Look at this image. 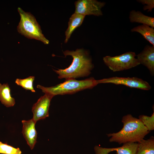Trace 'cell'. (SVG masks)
<instances>
[{
    "label": "cell",
    "instance_id": "cell-6",
    "mask_svg": "<svg viewBox=\"0 0 154 154\" xmlns=\"http://www.w3.org/2000/svg\"><path fill=\"white\" fill-rule=\"evenodd\" d=\"M98 84L110 83L144 90H149L151 87L147 82L136 77H113L97 80Z\"/></svg>",
    "mask_w": 154,
    "mask_h": 154
},
{
    "label": "cell",
    "instance_id": "cell-17",
    "mask_svg": "<svg viewBox=\"0 0 154 154\" xmlns=\"http://www.w3.org/2000/svg\"><path fill=\"white\" fill-rule=\"evenodd\" d=\"M34 79V76H30L23 79L17 78L15 80V83L26 90H29L33 92H35L33 85Z\"/></svg>",
    "mask_w": 154,
    "mask_h": 154
},
{
    "label": "cell",
    "instance_id": "cell-18",
    "mask_svg": "<svg viewBox=\"0 0 154 154\" xmlns=\"http://www.w3.org/2000/svg\"><path fill=\"white\" fill-rule=\"evenodd\" d=\"M19 148H16L0 141V154H21Z\"/></svg>",
    "mask_w": 154,
    "mask_h": 154
},
{
    "label": "cell",
    "instance_id": "cell-11",
    "mask_svg": "<svg viewBox=\"0 0 154 154\" xmlns=\"http://www.w3.org/2000/svg\"><path fill=\"white\" fill-rule=\"evenodd\" d=\"M139 63L145 66L151 75L154 74V46L147 45L143 50L137 55Z\"/></svg>",
    "mask_w": 154,
    "mask_h": 154
},
{
    "label": "cell",
    "instance_id": "cell-13",
    "mask_svg": "<svg viewBox=\"0 0 154 154\" xmlns=\"http://www.w3.org/2000/svg\"><path fill=\"white\" fill-rule=\"evenodd\" d=\"M129 18L131 23H137L154 27V18L148 16L140 11L133 10L129 13Z\"/></svg>",
    "mask_w": 154,
    "mask_h": 154
},
{
    "label": "cell",
    "instance_id": "cell-3",
    "mask_svg": "<svg viewBox=\"0 0 154 154\" xmlns=\"http://www.w3.org/2000/svg\"><path fill=\"white\" fill-rule=\"evenodd\" d=\"M97 84V80L92 77L82 80L67 79L63 82L54 86L45 87L38 85L37 88L41 89L44 93L54 97L57 95L72 94L86 89L92 88Z\"/></svg>",
    "mask_w": 154,
    "mask_h": 154
},
{
    "label": "cell",
    "instance_id": "cell-14",
    "mask_svg": "<svg viewBox=\"0 0 154 154\" xmlns=\"http://www.w3.org/2000/svg\"><path fill=\"white\" fill-rule=\"evenodd\" d=\"M0 101L7 107L13 106L15 104V100L11 96V90L7 83H0Z\"/></svg>",
    "mask_w": 154,
    "mask_h": 154
},
{
    "label": "cell",
    "instance_id": "cell-9",
    "mask_svg": "<svg viewBox=\"0 0 154 154\" xmlns=\"http://www.w3.org/2000/svg\"><path fill=\"white\" fill-rule=\"evenodd\" d=\"M137 143L126 142L121 147L112 148H106L96 145L94 148L96 154H108L115 151L116 154H136L137 148Z\"/></svg>",
    "mask_w": 154,
    "mask_h": 154
},
{
    "label": "cell",
    "instance_id": "cell-4",
    "mask_svg": "<svg viewBox=\"0 0 154 154\" xmlns=\"http://www.w3.org/2000/svg\"><path fill=\"white\" fill-rule=\"evenodd\" d=\"M18 11L21 19L17 27L18 32L25 37L39 40L45 44H48L49 40L42 34L40 26L35 17L30 12H25L20 7Z\"/></svg>",
    "mask_w": 154,
    "mask_h": 154
},
{
    "label": "cell",
    "instance_id": "cell-5",
    "mask_svg": "<svg viewBox=\"0 0 154 154\" xmlns=\"http://www.w3.org/2000/svg\"><path fill=\"white\" fill-rule=\"evenodd\" d=\"M135 52L129 51L114 56H107L103 57L106 65L113 72L126 70L140 64L135 58Z\"/></svg>",
    "mask_w": 154,
    "mask_h": 154
},
{
    "label": "cell",
    "instance_id": "cell-16",
    "mask_svg": "<svg viewBox=\"0 0 154 154\" xmlns=\"http://www.w3.org/2000/svg\"><path fill=\"white\" fill-rule=\"evenodd\" d=\"M137 143L136 154H154V137H151L147 140L143 139Z\"/></svg>",
    "mask_w": 154,
    "mask_h": 154
},
{
    "label": "cell",
    "instance_id": "cell-8",
    "mask_svg": "<svg viewBox=\"0 0 154 154\" xmlns=\"http://www.w3.org/2000/svg\"><path fill=\"white\" fill-rule=\"evenodd\" d=\"M53 97L50 94L45 93L33 104L32 109L33 114L32 119L36 123L40 120L44 119L49 116L50 102Z\"/></svg>",
    "mask_w": 154,
    "mask_h": 154
},
{
    "label": "cell",
    "instance_id": "cell-7",
    "mask_svg": "<svg viewBox=\"0 0 154 154\" xmlns=\"http://www.w3.org/2000/svg\"><path fill=\"white\" fill-rule=\"evenodd\" d=\"M106 3L96 0H79L75 2V13L85 15H103L101 9Z\"/></svg>",
    "mask_w": 154,
    "mask_h": 154
},
{
    "label": "cell",
    "instance_id": "cell-1",
    "mask_svg": "<svg viewBox=\"0 0 154 154\" xmlns=\"http://www.w3.org/2000/svg\"><path fill=\"white\" fill-rule=\"evenodd\" d=\"M63 52L65 56H71L73 60L68 67L64 69L53 70L58 74V78L75 79L90 75L94 66L87 51L83 49H77L75 51L66 50Z\"/></svg>",
    "mask_w": 154,
    "mask_h": 154
},
{
    "label": "cell",
    "instance_id": "cell-20",
    "mask_svg": "<svg viewBox=\"0 0 154 154\" xmlns=\"http://www.w3.org/2000/svg\"><path fill=\"white\" fill-rule=\"evenodd\" d=\"M137 1L143 5H145L143 8L144 11L147 10L148 12H151L154 8V0H138Z\"/></svg>",
    "mask_w": 154,
    "mask_h": 154
},
{
    "label": "cell",
    "instance_id": "cell-12",
    "mask_svg": "<svg viewBox=\"0 0 154 154\" xmlns=\"http://www.w3.org/2000/svg\"><path fill=\"white\" fill-rule=\"evenodd\" d=\"M85 16L75 13L71 15L68 22V28L65 32V43L68 42L74 30L82 25Z\"/></svg>",
    "mask_w": 154,
    "mask_h": 154
},
{
    "label": "cell",
    "instance_id": "cell-19",
    "mask_svg": "<svg viewBox=\"0 0 154 154\" xmlns=\"http://www.w3.org/2000/svg\"><path fill=\"white\" fill-rule=\"evenodd\" d=\"M147 128L148 130L150 131L154 129V111L151 116L145 115H141L138 118Z\"/></svg>",
    "mask_w": 154,
    "mask_h": 154
},
{
    "label": "cell",
    "instance_id": "cell-2",
    "mask_svg": "<svg viewBox=\"0 0 154 154\" xmlns=\"http://www.w3.org/2000/svg\"><path fill=\"white\" fill-rule=\"evenodd\" d=\"M121 121L123 127L120 131L107 134L110 137V142H116L119 144L129 142L138 143L150 132L139 119L130 114L123 116Z\"/></svg>",
    "mask_w": 154,
    "mask_h": 154
},
{
    "label": "cell",
    "instance_id": "cell-10",
    "mask_svg": "<svg viewBox=\"0 0 154 154\" xmlns=\"http://www.w3.org/2000/svg\"><path fill=\"white\" fill-rule=\"evenodd\" d=\"M23 129L22 133L27 143L31 150L34 148L37 142V133L35 128L36 122L33 119L22 121Z\"/></svg>",
    "mask_w": 154,
    "mask_h": 154
},
{
    "label": "cell",
    "instance_id": "cell-15",
    "mask_svg": "<svg viewBox=\"0 0 154 154\" xmlns=\"http://www.w3.org/2000/svg\"><path fill=\"white\" fill-rule=\"evenodd\" d=\"M132 32L140 34L146 40L154 46V29L148 25L143 24L134 27L131 30Z\"/></svg>",
    "mask_w": 154,
    "mask_h": 154
}]
</instances>
